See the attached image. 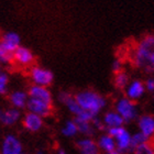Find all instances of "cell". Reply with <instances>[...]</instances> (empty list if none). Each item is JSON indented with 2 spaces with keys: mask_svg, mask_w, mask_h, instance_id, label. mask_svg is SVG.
Listing matches in <instances>:
<instances>
[{
  "mask_svg": "<svg viewBox=\"0 0 154 154\" xmlns=\"http://www.w3.org/2000/svg\"><path fill=\"white\" fill-rule=\"evenodd\" d=\"M148 141H149V139L145 138L142 133H140L139 131L135 132V133L131 134V150H133L134 148H137V146L143 144V143H145V142H148Z\"/></svg>",
  "mask_w": 154,
  "mask_h": 154,
  "instance_id": "obj_26",
  "label": "cell"
},
{
  "mask_svg": "<svg viewBox=\"0 0 154 154\" xmlns=\"http://www.w3.org/2000/svg\"><path fill=\"white\" fill-rule=\"evenodd\" d=\"M21 120H22V125L24 130L30 132V133H38L44 127V119L41 118L40 116L35 115V113L26 111L22 116Z\"/></svg>",
  "mask_w": 154,
  "mask_h": 154,
  "instance_id": "obj_7",
  "label": "cell"
},
{
  "mask_svg": "<svg viewBox=\"0 0 154 154\" xmlns=\"http://www.w3.org/2000/svg\"><path fill=\"white\" fill-rule=\"evenodd\" d=\"M133 62L143 71H154V35L145 36L139 42L133 53Z\"/></svg>",
  "mask_w": 154,
  "mask_h": 154,
  "instance_id": "obj_2",
  "label": "cell"
},
{
  "mask_svg": "<svg viewBox=\"0 0 154 154\" xmlns=\"http://www.w3.org/2000/svg\"><path fill=\"white\" fill-rule=\"evenodd\" d=\"M77 125V131L79 134H82L83 137H88L91 138V135L95 133V129H94L93 125L90 121H83V120H77L74 119Z\"/></svg>",
  "mask_w": 154,
  "mask_h": 154,
  "instance_id": "obj_21",
  "label": "cell"
},
{
  "mask_svg": "<svg viewBox=\"0 0 154 154\" xmlns=\"http://www.w3.org/2000/svg\"><path fill=\"white\" fill-rule=\"evenodd\" d=\"M96 143L100 152H103V153L107 154V153H110V152L117 151L116 150L115 140L108 133H103L101 135H99V138L97 139Z\"/></svg>",
  "mask_w": 154,
  "mask_h": 154,
  "instance_id": "obj_19",
  "label": "cell"
},
{
  "mask_svg": "<svg viewBox=\"0 0 154 154\" xmlns=\"http://www.w3.org/2000/svg\"><path fill=\"white\" fill-rule=\"evenodd\" d=\"M139 132L149 140L154 137V115L144 113L138 118Z\"/></svg>",
  "mask_w": 154,
  "mask_h": 154,
  "instance_id": "obj_11",
  "label": "cell"
},
{
  "mask_svg": "<svg viewBox=\"0 0 154 154\" xmlns=\"http://www.w3.org/2000/svg\"><path fill=\"white\" fill-rule=\"evenodd\" d=\"M107 133L110 134L116 142V150L121 154H127L131 152V133L125 128V127H119V128L108 129Z\"/></svg>",
  "mask_w": 154,
  "mask_h": 154,
  "instance_id": "obj_3",
  "label": "cell"
},
{
  "mask_svg": "<svg viewBox=\"0 0 154 154\" xmlns=\"http://www.w3.org/2000/svg\"><path fill=\"white\" fill-rule=\"evenodd\" d=\"M145 94V87L144 83L139 79H134L128 84V86L125 87V97L128 99L134 101L139 100L143 97Z\"/></svg>",
  "mask_w": 154,
  "mask_h": 154,
  "instance_id": "obj_15",
  "label": "cell"
},
{
  "mask_svg": "<svg viewBox=\"0 0 154 154\" xmlns=\"http://www.w3.org/2000/svg\"><path fill=\"white\" fill-rule=\"evenodd\" d=\"M115 110L123 119L125 123L134 121L139 116L137 103L132 100L128 99L127 97H123V98H120V99L117 100V103L115 105Z\"/></svg>",
  "mask_w": 154,
  "mask_h": 154,
  "instance_id": "obj_4",
  "label": "cell"
},
{
  "mask_svg": "<svg viewBox=\"0 0 154 154\" xmlns=\"http://www.w3.org/2000/svg\"><path fill=\"white\" fill-rule=\"evenodd\" d=\"M107 154H121V153H119L118 151H113V152H110V153H107Z\"/></svg>",
  "mask_w": 154,
  "mask_h": 154,
  "instance_id": "obj_32",
  "label": "cell"
},
{
  "mask_svg": "<svg viewBox=\"0 0 154 154\" xmlns=\"http://www.w3.org/2000/svg\"><path fill=\"white\" fill-rule=\"evenodd\" d=\"M144 87H145V90L153 93L154 91V78H148V79L145 80Z\"/></svg>",
  "mask_w": 154,
  "mask_h": 154,
  "instance_id": "obj_28",
  "label": "cell"
},
{
  "mask_svg": "<svg viewBox=\"0 0 154 154\" xmlns=\"http://www.w3.org/2000/svg\"><path fill=\"white\" fill-rule=\"evenodd\" d=\"M75 100L82 110L93 115L94 117H98L107 106V99L103 95L91 89L80 90L76 95H74Z\"/></svg>",
  "mask_w": 154,
  "mask_h": 154,
  "instance_id": "obj_1",
  "label": "cell"
},
{
  "mask_svg": "<svg viewBox=\"0 0 154 154\" xmlns=\"http://www.w3.org/2000/svg\"><path fill=\"white\" fill-rule=\"evenodd\" d=\"M30 80L32 82V85L42 87H50L54 82V74L53 72L42 66H32L29 72Z\"/></svg>",
  "mask_w": 154,
  "mask_h": 154,
  "instance_id": "obj_5",
  "label": "cell"
},
{
  "mask_svg": "<svg viewBox=\"0 0 154 154\" xmlns=\"http://www.w3.org/2000/svg\"><path fill=\"white\" fill-rule=\"evenodd\" d=\"M23 143L14 133H7L0 142V154H21Z\"/></svg>",
  "mask_w": 154,
  "mask_h": 154,
  "instance_id": "obj_6",
  "label": "cell"
},
{
  "mask_svg": "<svg viewBox=\"0 0 154 154\" xmlns=\"http://www.w3.org/2000/svg\"><path fill=\"white\" fill-rule=\"evenodd\" d=\"M35 56L33 52L26 46L20 45L16 51L13 52V62L21 67H29L34 63Z\"/></svg>",
  "mask_w": 154,
  "mask_h": 154,
  "instance_id": "obj_8",
  "label": "cell"
},
{
  "mask_svg": "<svg viewBox=\"0 0 154 154\" xmlns=\"http://www.w3.org/2000/svg\"><path fill=\"white\" fill-rule=\"evenodd\" d=\"M26 93H28L29 98H32V99H36V100H40V101H44V103L53 105V95H52L51 90L48 89V87L31 85Z\"/></svg>",
  "mask_w": 154,
  "mask_h": 154,
  "instance_id": "obj_13",
  "label": "cell"
},
{
  "mask_svg": "<svg viewBox=\"0 0 154 154\" xmlns=\"http://www.w3.org/2000/svg\"><path fill=\"white\" fill-rule=\"evenodd\" d=\"M13 62V53L0 44V64L8 65Z\"/></svg>",
  "mask_w": 154,
  "mask_h": 154,
  "instance_id": "obj_24",
  "label": "cell"
},
{
  "mask_svg": "<svg viewBox=\"0 0 154 154\" xmlns=\"http://www.w3.org/2000/svg\"><path fill=\"white\" fill-rule=\"evenodd\" d=\"M112 71L115 73H119V72L122 71V63L121 61H119V60H116L113 61L112 63Z\"/></svg>",
  "mask_w": 154,
  "mask_h": 154,
  "instance_id": "obj_29",
  "label": "cell"
},
{
  "mask_svg": "<svg viewBox=\"0 0 154 154\" xmlns=\"http://www.w3.org/2000/svg\"><path fill=\"white\" fill-rule=\"evenodd\" d=\"M28 100H29L28 93L23 89H14L8 95V101L10 106L18 110L26 109Z\"/></svg>",
  "mask_w": 154,
  "mask_h": 154,
  "instance_id": "obj_14",
  "label": "cell"
},
{
  "mask_svg": "<svg viewBox=\"0 0 154 154\" xmlns=\"http://www.w3.org/2000/svg\"><path fill=\"white\" fill-rule=\"evenodd\" d=\"M130 83L129 80V76L125 72H119L116 73L115 78H113V84L118 89H125V87L128 86V84Z\"/></svg>",
  "mask_w": 154,
  "mask_h": 154,
  "instance_id": "obj_22",
  "label": "cell"
},
{
  "mask_svg": "<svg viewBox=\"0 0 154 154\" xmlns=\"http://www.w3.org/2000/svg\"><path fill=\"white\" fill-rule=\"evenodd\" d=\"M10 77L6 72L0 73V96H5L9 91Z\"/></svg>",
  "mask_w": 154,
  "mask_h": 154,
  "instance_id": "obj_23",
  "label": "cell"
},
{
  "mask_svg": "<svg viewBox=\"0 0 154 154\" xmlns=\"http://www.w3.org/2000/svg\"><path fill=\"white\" fill-rule=\"evenodd\" d=\"M151 144L153 145V148H154V137L152 138V142H151Z\"/></svg>",
  "mask_w": 154,
  "mask_h": 154,
  "instance_id": "obj_33",
  "label": "cell"
},
{
  "mask_svg": "<svg viewBox=\"0 0 154 154\" xmlns=\"http://www.w3.org/2000/svg\"><path fill=\"white\" fill-rule=\"evenodd\" d=\"M132 154H154V148L151 142L148 141L132 150Z\"/></svg>",
  "mask_w": 154,
  "mask_h": 154,
  "instance_id": "obj_25",
  "label": "cell"
},
{
  "mask_svg": "<svg viewBox=\"0 0 154 154\" xmlns=\"http://www.w3.org/2000/svg\"><path fill=\"white\" fill-rule=\"evenodd\" d=\"M26 109L28 110V112L35 113V115L40 116L41 118L44 119V118H48V116L52 113V111H53V105L44 103V101H40V100L29 98Z\"/></svg>",
  "mask_w": 154,
  "mask_h": 154,
  "instance_id": "obj_10",
  "label": "cell"
},
{
  "mask_svg": "<svg viewBox=\"0 0 154 154\" xmlns=\"http://www.w3.org/2000/svg\"><path fill=\"white\" fill-rule=\"evenodd\" d=\"M21 154H29V153H26V152H24V151H23V152H22V153H21Z\"/></svg>",
  "mask_w": 154,
  "mask_h": 154,
  "instance_id": "obj_34",
  "label": "cell"
},
{
  "mask_svg": "<svg viewBox=\"0 0 154 154\" xmlns=\"http://www.w3.org/2000/svg\"><path fill=\"white\" fill-rule=\"evenodd\" d=\"M76 148L79 154H100L96 141L93 138L82 137L76 141Z\"/></svg>",
  "mask_w": 154,
  "mask_h": 154,
  "instance_id": "obj_16",
  "label": "cell"
},
{
  "mask_svg": "<svg viewBox=\"0 0 154 154\" xmlns=\"http://www.w3.org/2000/svg\"><path fill=\"white\" fill-rule=\"evenodd\" d=\"M61 133L63 137L68 139L75 138L77 134H78V131H77V125L76 122H75L74 119L72 120H66V121L63 123L61 128Z\"/></svg>",
  "mask_w": 154,
  "mask_h": 154,
  "instance_id": "obj_20",
  "label": "cell"
},
{
  "mask_svg": "<svg viewBox=\"0 0 154 154\" xmlns=\"http://www.w3.org/2000/svg\"><path fill=\"white\" fill-rule=\"evenodd\" d=\"M1 72H2V69H1V64H0V73H1Z\"/></svg>",
  "mask_w": 154,
  "mask_h": 154,
  "instance_id": "obj_35",
  "label": "cell"
},
{
  "mask_svg": "<svg viewBox=\"0 0 154 154\" xmlns=\"http://www.w3.org/2000/svg\"><path fill=\"white\" fill-rule=\"evenodd\" d=\"M91 125H93L95 131H96V130H103V129H105L103 120H101V118H98V117H95V118L91 120Z\"/></svg>",
  "mask_w": 154,
  "mask_h": 154,
  "instance_id": "obj_27",
  "label": "cell"
},
{
  "mask_svg": "<svg viewBox=\"0 0 154 154\" xmlns=\"http://www.w3.org/2000/svg\"><path fill=\"white\" fill-rule=\"evenodd\" d=\"M57 154H67V153H66V151H65V150H63V149H60V150L57 151Z\"/></svg>",
  "mask_w": 154,
  "mask_h": 154,
  "instance_id": "obj_31",
  "label": "cell"
},
{
  "mask_svg": "<svg viewBox=\"0 0 154 154\" xmlns=\"http://www.w3.org/2000/svg\"><path fill=\"white\" fill-rule=\"evenodd\" d=\"M0 44L2 45L3 48H6L7 50H9L10 52L13 53L21 45V36L17 32H13V31L6 32L1 35Z\"/></svg>",
  "mask_w": 154,
  "mask_h": 154,
  "instance_id": "obj_17",
  "label": "cell"
},
{
  "mask_svg": "<svg viewBox=\"0 0 154 154\" xmlns=\"http://www.w3.org/2000/svg\"><path fill=\"white\" fill-rule=\"evenodd\" d=\"M153 100H154V96H153Z\"/></svg>",
  "mask_w": 154,
  "mask_h": 154,
  "instance_id": "obj_36",
  "label": "cell"
},
{
  "mask_svg": "<svg viewBox=\"0 0 154 154\" xmlns=\"http://www.w3.org/2000/svg\"><path fill=\"white\" fill-rule=\"evenodd\" d=\"M34 154H48V152L45 151L44 149H38V150L34 152Z\"/></svg>",
  "mask_w": 154,
  "mask_h": 154,
  "instance_id": "obj_30",
  "label": "cell"
},
{
  "mask_svg": "<svg viewBox=\"0 0 154 154\" xmlns=\"http://www.w3.org/2000/svg\"><path fill=\"white\" fill-rule=\"evenodd\" d=\"M22 119L21 110L9 107L3 108L0 106V125L5 127H13Z\"/></svg>",
  "mask_w": 154,
  "mask_h": 154,
  "instance_id": "obj_9",
  "label": "cell"
},
{
  "mask_svg": "<svg viewBox=\"0 0 154 154\" xmlns=\"http://www.w3.org/2000/svg\"><path fill=\"white\" fill-rule=\"evenodd\" d=\"M103 123L105 125V129H112V128H119V127H123L125 121L123 119L120 117L116 110H109L105 112L103 117L101 118Z\"/></svg>",
  "mask_w": 154,
  "mask_h": 154,
  "instance_id": "obj_18",
  "label": "cell"
},
{
  "mask_svg": "<svg viewBox=\"0 0 154 154\" xmlns=\"http://www.w3.org/2000/svg\"><path fill=\"white\" fill-rule=\"evenodd\" d=\"M57 99L62 105H64V106L67 108L68 111L74 116L75 118H77L80 113L83 112L82 108H80V107L78 106V103H76L75 97L73 94L68 93V91H61V93L58 94Z\"/></svg>",
  "mask_w": 154,
  "mask_h": 154,
  "instance_id": "obj_12",
  "label": "cell"
}]
</instances>
